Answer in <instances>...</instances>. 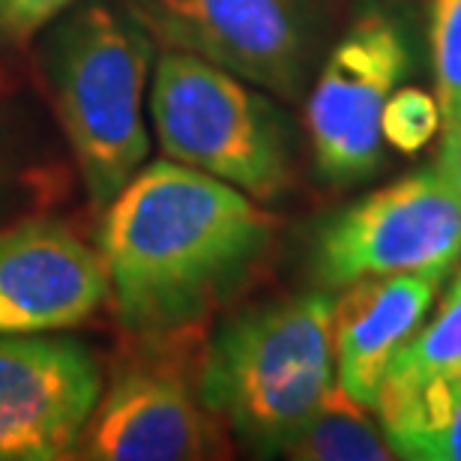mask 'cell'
I'll use <instances>...</instances> for the list:
<instances>
[{"mask_svg": "<svg viewBox=\"0 0 461 461\" xmlns=\"http://www.w3.org/2000/svg\"><path fill=\"white\" fill-rule=\"evenodd\" d=\"M156 42L126 6L81 0L36 40V69L85 189L108 207L150 153Z\"/></svg>", "mask_w": 461, "mask_h": 461, "instance_id": "2", "label": "cell"}, {"mask_svg": "<svg viewBox=\"0 0 461 461\" xmlns=\"http://www.w3.org/2000/svg\"><path fill=\"white\" fill-rule=\"evenodd\" d=\"M375 413L395 458L461 461V377L381 386Z\"/></svg>", "mask_w": 461, "mask_h": 461, "instance_id": "12", "label": "cell"}, {"mask_svg": "<svg viewBox=\"0 0 461 461\" xmlns=\"http://www.w3.org/2000/svg\"><path fill=\"white\" fill-rule=\"evenodd\" d=\"M105 303L103 255L69 225L24 219L0 228V336L81 327Z\"/></svg>", "mask_w": 461, "mask_h": 461, "instance_id": "10", "label": "cell"}, {"mask_svg": "<svg viewBox=\"0 0 461 461\" xmlns=\"http://www.w3.org/2000/svg\"><path fill=\"white\" fill-rule=\"evenodd\" d=\"M431 67L440 108L435 162L449 174L461 147V0H431Z\"/></svg>", "mask_w": 461, "mask_h": 461, "instance_id": "15", "label": "cell"}, {"mask_svg": "<svg viewBox=\"0 0 461 461\" xmlns=\"http://www.w3.org/2000/svg\"><path fill=\"white\" fill-rule=\"evenodd\" d=\"M81 0H0V58L18 54Z\"/></svg>", "mask_w": 461, "mask_h": 461, "instance_id": "17", "label": "cell"}, {"mask_svg": "<svg viewBox=\"0 0 461 461\" xmlns=\"http://www.w3.org/2000/svg\"><path fill=\"white\" fill-rule=\"evenodd\" d=\"M105 368L69 336H0V461L76 458Z\"/></svg>", "mask_w": 461, "mask_h": 461, "instance_id": "9", "label": "cell"}, {"mask_svg": "<svg viewBox=\"0 0 461 461\" xmlns=\"http://www.w3.org/2000/svg\"><path fill=\"white\" fill-rule=\"evenodd\" d=\"M279 456L294 461H393L395 449L377 413L336 384L312 417L285 440Z\"/></svg>", "mask_w": 461, "mask_h": 461, "instance_id": "13", "label": "cell"}, {"mask_svg": "<svg viewBox=\"0 0 461 461\" xmlns=\"http://www.w3.org/2000/svg\"><path fill=\"white\" fill-rule=\"evenodd\" d=\"M458 261L461 192L438 162L339 210L312 249V273L327 291L404 273L449 279Z\"/></svg>", "mask_w": 461, "mask_h": 461, "instance_id": "7", "label": "cell"}, {"mask_svg": "<svg viewBox=\"0 0 461 461\" xmlns=\"http://www.w3.org/2000/svg\"><path fill=\"white\" fill-rule=\"evenodd\" d=\"M279 216L228 183L162 159L105 207L96 249L126 336L207 330L252 285L279 240Z\"/></svg>", "mask_w": 461, "mask_h": 461, "instance_id": "1", "label": "cell"}, {"mask_svg": "<svg viewBox=\"0 0 461 461\" xmlns=\"http://www.w3.org/2000/svg\"><path fill=\"white\" fill-rule=\"evenodd\" d=\"M333 386V291L327 288L240 309L204 342V404L230 440L258 456H279Z\"/></svg>", "mask_w": 461, "mask_h": 461, "instance_id": "3", "label": "cell"}, {"mask_svg": "<svg viewBox=\"0 0 461 461\" xmlns=\"http://www.w3.org/2000/svg\"><path fill=\"white\" fill-rule=\"evenodd\" d=\"M440 135V108L435 94L399 87L384 112V141L402 153H420Z\"/></svg>", "mask_w": 461, "mask_h": 461, "instance_id": "16", "label": "cell"}, {"mask_svg": "<svg viewBox=\"0 0 461 461\" xmlns=\"http://www.w3.org/2000/svg\"><path fill=\"white\" fill-rule=\"evenodd\" d=\"M447 279L426 273L377 276L333 294L336 384L375 411L386 368L431 315Z\"/></svg>", "mask_w": 461, "mask_h": 461, "instance_id": "11", "label": "cell"}, {"mask_svg": "<svg viewBox=\"0 0 461 461\" xmlns=\"http://www.w3.org/2000/svg\"><path fill=\"white\" fill-rule=\"evenodd\" d=\"M411 72L408 33L386 9L366 6L324 51L306 94V135L318 177L354 186L384 159V112Z\"/></svg>", "mask_w": 461, "mask_h": 461, "instance_id": "8", "label": "cell"}, {"mask_svg": "<svg viewBox=\"0 0 461 461\" xmlns=\"http://www.w3.org/2000/svg\"><path fill=\"white\" fill-rule=\"evenodd\" d=\"M204 330L129 336L99 393L76 458L198 461L228 458V429L201 395Z\"/></svg>", "mask_w": 461, "mask_h": 461, "instance_id": "5", "label": "cell"}, {"mask_svg": "<svg viewBox=\"0 0 461 461\" xmlns=\"http://www.w3.org/2000/svg\"><path fill=\"white\" fill-rule=\"evenodd\" d=\"M147 120L165 159L210 174L258 204H276L297 186V129L282 99L234 72L162 49Z\"/></svg>", "mask_w": 461, "mask_h": 461, "instance_id": "4", "label": "cell"}, {"mask_svg": "<svg viewBox=\"0 0 461 461\" xmlns=\"http://www.w3.org/2000/svg\"><path fill=\"white\" fill-rule=\"evenodd\" d=\"M429 377H461V261L449 276L435 315L422 321V327L386 368L384 386L417 384Z\"/></svg>", "mask_w": 461, "mask_h": 461, "instance_id": "14", "label": "cell"}, {"mask_svg": "<svg viewBox=\"0 0 461 461\" xmlns=\"http://www.w3.org/2000/svg\"><path fill=\"white\" fill-rule=\"evenodd\" d=\"M159 49L183 51L303 103L324 58L318 0H123Z\"/></svg>", "mask_w": 461, "mask_h": 461, "instance_id": "6", "label": "cell"}, {"mask_svg": "<svg viewBox=\"0 0 461 461\" xmlns=\"http://www.w3.org/2000/svg\"><path fill=\"white\" fill-rule=\"evenodd\" d=\"M449 177H453V183L461 192V147H458V156H456V165H453V171H449Z\"/></svg>", "mask_w": 461, "mask_h": 461, "instance_id": "18", "label": "cell"}]
</instances>
